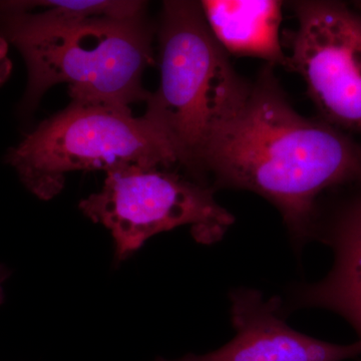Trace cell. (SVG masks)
<instances>
[{"instance_id": "cell-1", "label": "cell", "mask_w": 361, "mask_h": 361, "mask_svg": "<svg viewBox=\"0 0 361 361\" xmlns=\"http://www.w3.org/2000/svg\"><path fill=\"white\" fill-rule=\"evenodd\" d=\"M203 174L215 189L246 190L269 201L302 246L315 238L320 195L361 183V144L297 113L266 63L243 108L207 149Z\"/></svg>"}, {"instance_id": "cell-2", "label": "cell", "mask_w": 361, "mask_h": 361, "mask_svg": "<svg viewBox=\"0 0 361 361\" xmlns=\"http://www.w3.org/2000/svg\"><path fill=\"white\" fill-rule=\"evenodd\" d=\"M0 37L25 59V113L61 84L68 85L75 103L130 108L149 97L142 75L154 61L153 32L144 14L49 23L33 13H0Z\"/></svg>"}, {"instance_id": "cell-3", "label": "cell", "mask_w": 361, "mask_h": 361, "mask_svg": "<svg viewBox=\"0 0 361 361\" xmlns=\"http://www.w3.org/2000/svg\"><path fill=\"white\" fill-rule=\"evenodd\" d=\"M159 44L160 85L149 92L144 116L168 137L188 175L208 183L207 149L243 108L252 82L233 68L200 2H164Z\"/></svg>"}, {"instance_id": "cell-4", "label": "cell", "mask_w": 361, "mask_h": 361, "mask_svg": "<svg viewBox=\"0 0 361 361\" xmlns=\"http://www.w3.org/2000/svg\"><path fill=\"white\" fill-rule=\"evenodd\" d=\"M6 160L42 200L61 193L66 176L75 171L179 164L168 137L146 116H133L128 106L75 102L26 134Z\"/></svg>"}, {"instance_id": "cell-5", "label": "cell", "mask_w": 361, "mask_h": 361, "mask_svg": "<svg viewBox=\"0 0 361 361\" xmlns=\"http://www.w3.org/2000/svg\"><path fill=\"white\" fill-rule=\"evenodd\" d=\"M215 190L170 169L130 165L106 173L101 191L80 208L110 230L116 256L126 259L155 235L182 226L199 243L220 241L234 217L216 201Z\"/></svg>"}, {"instance_id": "cell-6", "label": "cell", "mask_w": 361, "mask_h": 361, "mask_svg": "<svg viewBox=\"0 0 361 361\" xmlns=\"http://www.w3.org/2000/svg\"><path fill=\"white\" fill-rule=\"evenodd\" d=\"M287 68L303 78L322 120L361 135V13L325 0L294 1Z\"/></svg>"}, {"instance_id": "cell-7", "label": "cell", "mask_w": 361, "mask_h": 361, "mask_svg": "<svg viewBox=\"0 0 361 361\" xmlns=\"http://www.w3.org/2000/svg\"><path fill=\"white\" fill-rule=\"evenodd\" d=\"M231 322L236 336L217 350L155 361H344L361 355V341L341 345L318 341L291 329L278 297L265 299L255 289L230 293Z\"/></svg>"}, {"instance_id": "cell-8", "label": "cell", "mask_w": 361, "mask_h": 361, "mask_svg": "<svg viewBox=\"0 0 361 361\" xmlns=\"http://www.w3.org/2000/svg\"><path fill=\"white\" fill-rule=\"evenodd\" d=\"M315 238L332 249L334 265L320 281L299 287L292 305L334 311L350 323L361 341V193L318 226Z\"/></svg>"}, {"instance_id": "cell-9", "label": "cell", "mask_w": 361, "mask_h": 361, "mask_svg": "<svg viewBox=\"0 0 361 361\" xmlns=\"http://www.w3.org/2000/svg\"><path fill=\"white\" fill-rule=\"evenodd\" d=\"M200 4L211 32L229 56L288 66L280 40L283 2L205 0Z\"/></svg>"}, {"instance_id": "cell-10", "label": "cell", "mask_w": 361, "mask_h": 361, "mask_svg": "<svg viewBox=\"0 0 361 361\" xmlns=\"http://www.w3.org/2000/svg\"><path fill=\"white\" fill-rule=\"evenodd\" d=\"M146 4L135 0H30L0 1V13H33L49 23H71L90 18H135L145 14Z\"/></svg>"}, {"instance_id": "cell-11", "label": "cell", "mask_w": 361, "mask_h": 361, "mask_svg": "<svg viewBox=\"0 0 361 361\" xmlns=\"http://www.w3.org/2000/svg\"><path fill=\"white\" fill-rule=\"evenodd\" d=\"M6 44V42L0 37V85L6 82L11 71V63L7 56Z\"/></svg>"}, {"instance_id": "cell-12", "label": "cell", "mask_w": 361, "mask_h": 361, "mask_svg": "<svg viewBox=\"0 0 361 361\" xmlns=\"http://www.w3.org/2000/svg\"><path fill=\"white\" fill-rule=\"evenodd\" d=\"M11 275V272L7 269L6 266L0 264V305L4 303V284L6 281L7 278Z\"/></svg>"}]
</instances>
